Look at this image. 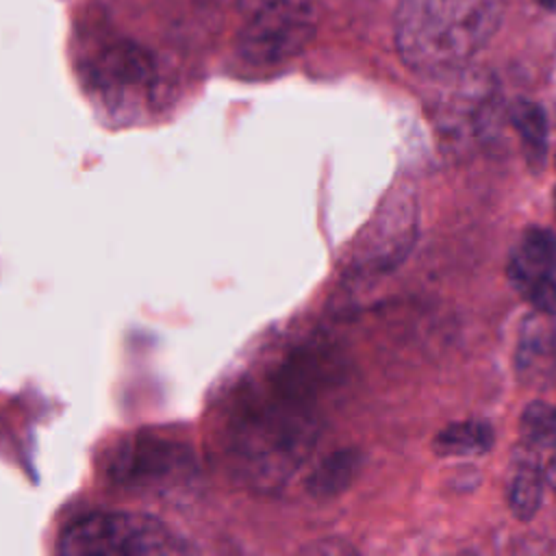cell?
<instances>
[{"label": "cell", "instance_id": "6da1fadb", "mask_svg": "<svg viewBox=\"0 0 556 556\" xmlns=\"http://www.w3.org/2000/svg\"><path fill=\"white\" fill-rule=\"evenodd\" d=\"M502 17L504 0H402L395 48L417 74H450L491 41Z\"/></svg>", "mask_w": 556, "mask_h": 556}, {"label": "cell", "instance_id": "7a4b0ae2", "mask_svg": "<svg viewBox=\"0 0 556 556\" xmlns=\"http://www.w3.org/2000/svg\"><path fill=\"white\" fill-rule=\"evenodd\" d=\"M311 445L313 424L300 395L280 389L243 410L232 426L230 456L250 482L271 486L298 469Z\"/></svg>", "mask_w": 556, "mask_h": 556}, {"label": "cell", "instance_id": "3957f363", "mask_svg": "<svg viewBox=\"0 0 556 556\" xmlns=\"http://www.w3.org/2000/svg\"><path fill=\"white\" fill-rule=\"evenodd\" d=\"M59 556H178V543L154 517L91 513L63 530Z\"/></svg>", "mask_w": 556, "mask_h": 556}, {"label": "cell", "instance_id": "277c9868", "mask_svg": "<svg viewBox=\"0 0 556 556\" xmlns=\"http://www.w3.org/2000/svg\"><path fill=\"white\" fill-rule=\"evenodd\" d=\"M313 33L302 0H254L239 35V50L254 65H276L295 54Z\"/></svg>", "mask_w": 556, "mask_h": 556}, {"label": "cell", "instance_id": "5b68a950", "mask_svg": "<svg viewBox=\"0 0 556 556\" xmlns=\"http://www.w3.org/2000/svg\"><path fill=\"white\" fill-rule=\"evenodd\" d=\"M195 469L187 443L161 434H137L122 443L109 463L111 480L128 489H167Z\"/></svg>", "mask_w": 556, "mask_h": 556}, {"label": "cell", "instance_id": "8992f818", "mask_svg": "<svg viewBox=\"0 0 556 556\" xmlns=\"http://www.w3.org/2000/svg\"><path fill=\"white\" fill-rule=\"evenodd\" d=\"M154 67L150 56L132 43H113L93 63V80L113 102H128L152 85Z\"/></svg>", "mask_w": 556, "mask_h": 556}, {"label": "cell", "instance_id": "52a82bcc", "mask_svg": "<svg viewBox=\"0 0 556 556\" xmlns=\"http://www.w3.org/2000/svg\"><path fill=\"white\" fill-rule=\"evenodd\" d=\"M517 374L523 382L541 387L556 374V321L554 315L532 311L521 328L515 352Z\"/></svg>", "mask_w": 556, "mask_h": 556}, {"label": "cell", "instance_id": "ba28073f", "mask_svg": "<svg viewBox=\"0 0 556 556\" xmlns=\"http://www.w3.org/2000/svg\"><path fill=\"white\" fill-rule=\"evenodd\" d=\"M508 278L523 295L545 278H556V239L545 228H528L508 261Z\"/></svg>", "mask_w": 556, "mask_h": 556}, {"label": "cell", "instance_id": "9c48e42d", "mask_svg": "<svg viewBox=\"0 0 556 556\" xmlns=\"http://www.w3.org/2000/svg\"><path fill=\"white\" fill-rule=\"evenodd\" d=\"M432 447L441 456H480L493 447V428L480 419L454 421L437 432Z\"/></svg>", "mask_w": 556, "mask_h": 556}, {"label": "cell", "instance_id": "30bf717a", "mask_svg": "<svg viewBox=\"0 0 556 556\" xmlns=\"http://www.w3.org/2000/svg\"><path fill=\"white\" fill-rule=\"evenodd\" d=\"M361 469V454L356 450H339L326 456L308 476V491L317 497L341 493L356 478Z\"/></svg>", "mask_w": 556, "mask_h": 556}, {"label": "cell", "instance_id": "8fae6325", "mask_svg": "<svg viewBox=\"0 0 556 556\" xmlns=\"http://www.w3.org/2000/svg\"><path fill=\"white\" fill-rule=\"evenodd\" d=\"M543 482L545 473L536 463H519L508 484V506L517 519L528 521L534 517L543 502Z\"/></svg>", "mask_w": 556, "mask_h": 556}, {"label": "cell", "instance_id": "7c38bea8", "mask_svg": "<svg viewBox=\"0 0 556 556\" xmlns=\"http://www.w3.org/2000/svg\"><path fill=\"white\" fill-rule=\"evenodd\" d=\"M521 434L536 447H556V406L534 400L521 413Z\"/></svg>", "mask_w": 556, "mask_h": 556}, {"label": "cell", "instance_id": "4fadbf2b", "mask_svg": "<svg viewBox=\"0 0 556 556\" xmlns=\"http://www.w3.org/2000/svg\"><path fill=\"white\" fill-rule=\"evenodd\" d=\"M510 122L515 130L519 132L523 146L539 159L545 152V139H547V124L541 106L532 102H515L510 109Z\"/></svg>", "mask_w": 556, "mask_h": 556}, {"label": "cell", "instance_id": "5bb4252c", "mask_svg": "<svg viewBox=\"0 0 556 556\" xmlns=\"http://www.w3.org/2000/svg\"><path fill=\"white\" fill-rule=\"evenodd\" d=\"M295 556H358L356 547L339 536H324L302 545Z\"/></svg>", "mask_w": 556, "mask_h": 556}, {"label": "cell", "instance_id": "9a60e30c", "mask_svg": "<svg viewBox=\"0 0 556 556\" xmlns=\"http://www.w3.org/2000/svg\"><path fill=\"white\" fill-rule=\"evenodd\" d=\"M523 298H528V302L534 306V311L556 315V278H545V280L536 282L534 287H530L523 293Z\"/></svg>", "mask_w": 556, "mask_h": 556}, {"label": "cell", "instance_id": "2e32d148", "mask_svg": "<svg viewBox=\"0 0 556 556\" xmlns=\"http://www.w3.org/2000/svg\"><path fill=\"white\" fill-rule=\"evenodd\" d=\"M543 473H545V482L556 491V447H554V452L549 456V463H547Z\"/></svg>", "mask_w": 556, "mask_h": 556}]
</instances>
